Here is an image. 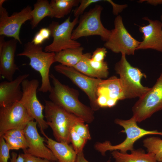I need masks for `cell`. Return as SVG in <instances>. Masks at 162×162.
<instances>
[{
  "label": "cell",
  "mask_w": 162,
  "mask_h": 162,
  "mask_svg": "<svg viewBox=\"0 0 162 162\" xmlns=\"http://www.w3.org/2000/svg\"><path fill=\"white\" fill-rule=\"evenodd\" d=\"M50 76L53 84L49 96L50 101L85 122H92L94 111L80 101L78 91L62 83L53 74H50Z\"/></svg>",
  "instance_id": "obj_1"
},
{
  "label": "cell",
  "mask_w": 162,
  "mask_h": 162,
  "mask_svg": "<svg viewBox=\"0 0 162 162\" xmlns=\"http://www.w3.org/2000/svg\"><path fill=\"white\" fill-rule=\"evenodd\" d=\"M115 123L122 127L124 130L121 132L125 133L126 137L122 142L116 145H112L109 141L101 142H97L94 145L95 149L103 156L107 151L117 150L123 153H126L134 150V145L137 140L144 136L149 135L162 136V132L156 130H147L139 126L135 118L132 116L130 119L123 120L116 118Z\"/></svg>",
  "instance_id": "obj_2"
},
{
  "label": "cell",
  "mask_w": 162,
  "mask_h": 162,
  "mask_svg": "<svg viewBox=\"0 0 162 162\" xmlns=\"http://www.w3.org/2000/svg\"><path fill=\"white\" fill-rule=\"evenodd\" d=\"M44 117L56 141L69 144L71 130L74 124L82 119L51 101L44 100Z\"/></svg>",
  "instance_id": "obj_3"
},
{
  "label": "cell",
  "mask_w": 162,
  "mask_h": 162,
  "mask_svg": "<svg viewBox=\"0 0 162 162\" xmlns=\"http://www.w3.org/2000/svg\"><path fill=\"white\" fill-rule=\"evenodd\" d=\"M17 55L28 58L29 65L40 74L41 84L38 91L43 93L50 92L52 87L50 80V70L51 66L55 62V53L44 51L40 45L28 42L25 44L23 51Z\"/></svg>",
  "instance_id": "obj_4"
},
{
  "label": "cell",
  "mask_w": 162,
  "mask_h": 162,
  "mask_svg": "<svg viewBox=\"0 0 162 162\" xmlns=\"http://www.w3.org/2000/svg\"><path fill=\"white\" fill-rule=\"evenodd\" d=\"M126 55L122 54L120 60L115 64V69L119 78L125 99L141 97L151 88L143 86L142 79L146 77L139 68L131 66L127 60Z\"/></svg>",
  "instance_id": "obj_5"
},
{
  "label": "cell",
  "mask_w": 162,
  "mask_h": 162,
  "mask_svg": "<svg viewBox=\"0 0 162 162\" xmlns=\"http://www.w3.org/2000/svg\"><path fill=\"white\" fill-rule=\"evenodd\" d=\"M103 9L101 6L96 5L82 15L78 25L73 31L72 39L76 40L83 37L98 35L103 40L107 41L111 30L106 28L101 22L100 16Z\"/></svg>",
  "instance_id": "obj_6"
},
{
  "label": "cell",
  "mask_w": 162,
  "mask_h": 162,
  "mask_svg": "<svg viewBox=\"0 0 162 162\" xmlns=\"http://www.w3.org/2000/svg\"><path fill=\"white\" fill-rule=\"evenodd\" d=\"M78 18L75 17L70 21L69 16L60 24L55 22L50 24L48 28L51 31L53 40L52 43L46 46L44 51L56 53L66 49L81 46L80 43L71 38L73 29L79 22Z\"/></svg>",
  "instance_id": "obj_7"
},
{
  "label": "cell",
  "mask_w": 162,
  "mask_h": 162,
  "mask_svg": "<svg viewBox=\"0 0 162 162\" xmlns=\"http://www.w3.org/2000/svg\"><path fill=\"white\" fill-rule=\"evenodd\" d=\"M132 108L133 116L140 122L162 110V71L156 82Z\"/></svg>",
  "instance_id": "obj_8"
},
{
  "label": "cell",
  "mask_w": 162,
  "mask_h": 162,
  "mask_svg": "<svg viewBox=\"0 0 162 162\" xmlns=\"http://www.w3.org/2000/svg\"><path fill=\"white\" fill-rule=\"evenodd\" d=\"M21 85L23 94L20 102L30 116L35 120L41 133L44 136L46 134L44 130L49 126L43 114L44 106L40 102L37 97L39 82L36 79L30 80L26 79L23 80Z\"/></svg>",
  "instance_id": "obj_9"
},
{
  "label": "cell",
  "mask_w": 162,
  "mask_h": 162,
  "mask_svg": "<svg viewBox=\"0 0 162 162\" xmlns=\"http://www.w3.org/2000/svg\"><path fill=\"white\" fill-rule=\"evenodd\" d=\"M114 28L104 44L105 48L116 53L134 55L140 42L134 38L125 28L122 16L117 15L114 21Z\"/></svg>",
  "instance_id": "obj_10"
},
{
  "label": "cell",
  "mask_w": 162,
  "mask_h": 162,
  "mask_svg": "<svg viewBox=\"0 0 162 162\" xmlns=\"http://www.w3.org/2000/svg\"><path fill=\"white\" fill-rule=\"evenodd\" d=\"M56 71L69 78L87 95L91 107L94 111L99 110L97 103V90L102 79L91 77L79 72L74 68L62 64L56 65Z\"/></svg>",
  "instance_id": "obj_11"
},
{
  "label": "cell",
  "mask_w": 162,
  "mask_h": 162,
  "mask_svg": "<svg viewBox=\"0 0 162 162\" xmlns=\"http://www.w3.org/2000/svg\"><path fill=\"white\" fill-rule=\"evenodd\" d=\"M34 119L20 102L0 107V137L14 129H24Z\"/></svg>",
  "instance_id": "obj_12"
},
{
  "label": "cell",
  "mask_w": 162,
  "mask_h": 162,
  "mask_svg": "<svg viewBox=\"0 0 162 162\" xmlns=\"http://www.w3.org/2000/svg\"><path fill=\"white\" fill-rule=\"evenodd\" d=\"M5 1L0 0V35L13 37L21 44L19 37L20 28L26 21L32 19L31 7L27 6L9 16L6 9L2 6Z\"/></svg>",
  "instance_id": "obj_13"
},
{
  "label": "cell",
  "mask_w": 162,
  "mask_h": 162,
  "mask_svg": "<svg viewBox=\"0 0 162 162\" xmlns=\"http://www.w3.org/2000/svg\"><path fill=\"white\" fill-rule=\"evenodd\" d=\"M36 121L32 120L27 124L24 129L28 148L25 151L36 157L47 159L52 162L58 160L51 150L44 143L45 138L42 137L38 130Z\"/></svg>",
  "instance_id": "obj_14"
},
{
  "label": "cell",
  "mask_w": 162,
  "mask_h": 162,
  "mask_svg": "<svg viewBox=\"0 0 162 162\" xmlns=\"http://www.w3.org/2000/svg\"><path fill=\"white\" fill-rule=\"evenodd\" d=\"M18 41L14 39L5 41L4 36L0 38V74L8 81H12L19 70L15 62V54Z\"/></svg>",
  "instance_id": "obj_15"
},
{
  "label": "cell",
  "mask_w": 162,
  "mask_h": 162,
  "mask_svg": "<svg viewBox=\"0 0 162 162\" xmlns=\"http://www.w3.org/2000/svg\"><path fill=\"white\" fill-rule=\"evenodd\" d=\"M143 19L149 24L140 26L139 30L143 34V40L136 50L151 49L162 52V24L158 20H153L145 17Z\"/></svg>",
  "instance_id": "obj_16"
},
{
  "label": "cell",
  "mask_w": 162,
  "mask_h": 162,
  "mask_svg": "<svg viewBox=\"0 0 162 162\" xmlns=\"http://www.w3.org/2000/svg\"><path fill=\"white\" fill-rule=\"evenodd\" d=\"M24 74L12 81H5L0 83V107L20 101L23 94L22 83L29 76Z\"/></svg>",
  "instance_id": "obj_17"
},
{
  "label": "cell",
  "mask_w": 162,
  "mask_h": 162,
  "mask_svg": "<svg viewBox=\"0 0 162 162\" xmlns=\"http://www.w3.org/2000/svg\"><path fill=\"white\" fill-rule=\"evenodd\" d=\"M46 145L59 162H75L77 154L72 146L64 142H58L45 136Z\"/></svg>",
  "instance_id": "obj_18"
},
{
  "label": "cell",
  "mask_w": 162,
  "mask_h": 162,
  "mask_svg": "<svg viewBox=\"0 0 162 162\" xmlns=\"http://www.w3.org/2000/svg\"><path fill=\"white\" fill-rule=\"evenodd\" d=\"M99 94H104L109 98L118 100L125 99L120 79L115 76L102 79L98 88L97 95Z\"/></svg>",
  "instance_id": "obj_19"
},
{
  "label": "cell",
  "mask_w": 162,
  "mask_h": 162,
  "mask_svg": "<svg viewBox=\"0 0 162 162\" xmlns=\"http://www.w3.org/2000/svg\"><path fill=\"white\" fill-rule=\"evenodd\" d=\"M111 154L115 159V162H159L153 154L146 153L141 148L134 149L129 154L113 151Z\"/></svg>",
  "instance_id": "obj_20"
},
{
  "label": "cell",
  "mask_w": 162,
  "mask_h": 162,
  "mask_svg": "<svg viewBox=\"0 0 162 162\" xmlns=\"http://www.w3.org/2000/svg\"><path fill=\"white\" fill-rule=\"evenodd\" d=\"M83 47L80 46L74 48L66 49L55 53V62L62 65L73 67L82 58Z\"/></svg>",
  "instance_id": "obj_21"
},
{
  "label": "cell",
  "mask_w": 162,
  "mask_h": 162,
  "mask_svg": "<svg viewBox=\"0 0 162 162\" xmlns=\"http://www.w3.org/2000/svg\"><path fill=\"white\" fill-rule=\"evenodd\" d=\"M32 28H35L40 21L46 16L53 17L52 9L47 0H39L34 5L31 11Z\"/></svg>",
  "instance_id": "obj_22"
},
{
  "label": "cell",
  "mask_w": 162,
  "mask_h": 162,
  "mask_svg": "<svg viewBox=\"0 0 162 162\" xmlns=\"http://www.w3.org/2000/svg\"><path fill=\"white\" fill-rule=\"evenodd\" d=\"M79 0H52L50 4L53 17L61 18L69 14L74 7L80 4Z\"/></svg>",
  "instance_id": "obj_23"
},
{
  "label": "cell",
  "mask_w": 162,
  "mask_h": 162,
  "mask_svg": "<svg viewBox=\"0 0 162 162\" xmlns=\"http://www.w3.org/2000/svg\"><path fill=\"white\" fill-rule=\"evenodd\" d=\"M143 146L147 152L153 154L159 162H162V139L159 137H147L143 141Z\"/></svg>",
  "instance_id": "obj_24"
},
{
  "label": "cell",
  "mask_w": 162,
  "mask_h": 162,
  "mask_svg": "<svg viewBox=\"0 0 162 162\" xmlns=\"http://www.w3.org/2000/svg\"><path fill=\"white\" fill-rule=\"evenodd\" d=\"M91 56L90 53H84L81 60L73 68L87 76L99 79L98 75L93 70L89 64L88 60L91 58Z\"/></svg>",
  "instance_id": "obj_25"
},
{
  "label": "cell",
  "mask_w": 162,
  "mask_h": 162,
  "mask_svg": "<svg viewBox=\"0 0 162 162\" xmlns=\"http://www.w3.org/2000/svg\"><path fill=\"white\" fill-rule=\"evenodd\" d=\"M88 62L90 66L99 76V78H106L109 74V68L107 63L104 61L98 62L90 58Z\"/></svg>",
  "instance_id": "obj_26"
},
{
  "label": "cell",
  "mask_w": 162,
  "mask_h": 162,
  "mask_svg": "<svg viewBox=\"0 0 162 162\" xmlns=\"http://www.w3.org/2000/svg\"><path fill=\"white\" fill-rule=\"evenodd\" d=\"M70 142L77 154L83 151V149L88 140L79 135L72 127L70 132Z\"/></svg>",
  "instance_id": "obj_27"
},
{
  "label": "cell",
  "mask_w": 162,
  "mask_h": 162,
  "mask_svg": "<svg viewBox=\"0 0 162 162\" xmlns=\"http://www.w3.org/2000/svg\"><path fill=\"white\" fill-rule=\"evenodd\" d=\"M85 121L81 119L76 122L72 127L75 132L80 136L88 140L91 139L88 125L85 124Z\"/></svg>",
  "instance_id": "obj_28"
},
{
  "label": "cell",
  "mask_w": 162,
  "mask_h": 162,
  "mask_svg": "<svg viewBox=\"0 0 162 162\" xmlns=\"http://www.w3.org/2000/svg\"><path fill=\"white\" fill-rule=\"evenodd\" d=\"M2 136L5 140L10 150H18L22 149L23 151L27 149L25 146L17 139L5 134Z\"/></svg>",
  "instance_id": "obj_29"
},
{
  "label": "cell",
  "mask_w": 162,
  "mask_h": 162,
  "mask_svg": "<svg viewBox=\"0 0 162 162\" xmlns=\"http://www.w3.org/2000/svg\"><path fill=\"white\" fill-rule=\"evenodd\" d=\"M4 134L17 139L27 149L28 148V144L25 137L24 129H13L8 131Z\"/></svg>",
  "instance_id": "obj_30"
},
{
  "label": "cell",
  "mask_w": 162,
  "mask_h": 162,
  "mask_svg": "<svg viewBox=\"0 0 162 162\" xmlns=\"http://www.w3.org/2000/svg\"><path fill=\"white\" fill-rule=\"evenodd\" d=\"M101 0H81L80 4L74 11V15L75 17L82 15L86 9L92 4L101 2Z\"/></svg>",
  "instance_id": "obj_31"
},
{
  "label": "cell",
  "mask_w": 162,
  "mask_h": 162,
  "mask_svg": "<svg viewBox=\"0 0 162 162\" xmlns=\"http://www.w3.org/2000/svg\"><path fill=\"white\" fill-rule=\"evenodd\" d=\"M10 150L4 138L0 137V162H8L10 158Z\"/></svg>",
  "instance_id": "obj_32"
},
{
  "label": "cell",
  "mask_w": 162,
  "mask_h": 162,
  "mask_svg": "<svg viewBox=\"0 0 162 162\" xmlns=\"http://www.w3.org/2000/svg\"><path fill=\"white\" fill-rule=\"evenodd\" d=\"M107 53V51L106 48H98L93 52L91 56V59L98 62L104 61Z\"/></svg>",
  "instance_id": "obj_33"
},
{
  "label": "cell",
  "mask_w": 162,
  "mask_h": 162,
  "mask_svg": "<svg viewBox=\"0 0 162 162\" xmlns=\"http://www.w3.org/2000/svg\"><path fill=\"white\" fill-rule=\"evenodd\" d=\"M20 155L24 159V162H53L46 159L42 158L32 155L23 151Z\"/></svg>",
  "instance_id": "obj_34"
},
{
  "label": "cell",
  "mask_w": 162,
  "mask_h": 162,
  "mask_svg": "<svg viewBox=\"0 0 162 162\" xmlns=\"http://www.w3.org/2000/svg\"><path fill=\"white\" fill-rule=\"evenodd\" d=\"M45 40L42 35L38 32L35 34L31 42L35 45H40Z\"/></svg>",
  "instance_id": "obj_35"
},
{
  "label": "cell",
  "mask_w": 162,
  "mask_h": 162,
  "mask_svg": "<svg viewBox=\"0 0 162 162\" xmlns=\"http://www.w3.org/2000/svg\"><path fill=\"white\" fill-rule=\"evenodd\" d=\"M112 5L113 8V12L115 15H117L119 12H121L125 6V5H120L116 4L111 0H106Z\"/></svg>",
  "instance_id": "obj_36"
},
{
  "label": "cell",
  "mask_w": 162,
  "mask_h": 162,
  "mask_svg": "<svg viewBox=\"0 0 162 162\" xmlns=\"http://www.w3.org/2000/svg\"><path fill=\"white\" fill-rule=\"evenodd\" d=\"M10 162H24V159L20 154H17L12 152L11 153V158H10Z\"/></svg>",
  "instance_id": "obj_37"
},
{
  "label": "cell",
  "mask_w": 162,
  "mask_h": 162,
  "mask_svg": "<svg viewBox=\"0 0 162 162\" xmlns=\"http://www.w3.org/2000/svg\"><path fill=\"white\" fill-rule=\"evenodd\" d=\"M42 36L46 40L50 39L51 35V32L50 30L48 28H41L39 32Z\"/></svg>",
  "instance_id": "obj_38"
},
{
  "label": "cell",
  "mask_w": 162,
  "mask_h": 162,
  "mask_svg": "<svg viewBox=\"0 0 162 162\" xmlns=\"http://www.w3.org/2000/svg\"><path fill=\"white\" fill-rule=\"evenodd\" d=\"M75 162H89L85 158L83 151L77 154L76 159ZM111 162L110 159L106 162Z\"/></svg>",
  "instance_id": "obj_39"
},
{
  "label": "cell",
  "mask_w": 162,
  "mask_h": 162,
  "mask_svg": "<svg viewBox=\"0 0 162 162\" xmlns=\"http://www.w3.org/2000/svg\"><path fill=\"white\" fill-rule=\"evenodd\" d=\"M144 1H146L147 3L154 6L162 4V0H147Z\"/></svg>",
  "instance_id": "obj_40"
},
{
  "label": "cell",
  "mask_w": 162,
  "mask_h": 162,
  "mask_svg": "<svg viewBox=\"0 0 162 162\" xmlns=\"http://www.w3.org/2000/svg\"><path fill=\"white\" fill-rule=\"evenodd\" d=\"M160 19H161V23L162 24V14H161V16H160Z\"/></svg>",
  "instance_id": "obj_41"
},
{
  "label": "cell",
  "mask_w": 162,
  "mask_h": 162,
  "mask_svg": "<svg viewBox=\"0 0 162 162\" xmlns=\"http://www.w3.org/2000/svg\"></svg>",
  "instance_id": "obj_42"
}]
</instances>
